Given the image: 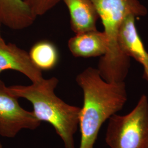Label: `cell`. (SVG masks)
Returning a JSON list of instances; mask_svg holds the SVG:
<instances>
[{"instance_id":"cell-1","label":"cell","mask_w":148,"mask_h":148,"mask_svg":"<svg viewBox=\"0 0 148 148\" xmlns=\"http://www.w3.org/2000/svg\"><path fill=\"white\" fill-rule=\"evenodd\" d=\"M77 85L84 93L79 114V148H94L103 124L122 109L127 101L125 82H108L97 68L88 67L77 75Z\"/></svg>"},{"instance_id":"cell-2","label":"cell","mask_w":148,"mask_h":148,"mask_svg":"<svg viewBox=\"0 0 148 148\" xmlns=\"http://www.w3.org/2000/svg\"><path fill=\"white\" fill-rule=\"evenodd\" d=\"M58 83V79L52 77L29 86L14 85L7 88L12 95L32 103L35 116L54 127L64 148H75L74 135L79 127L81 108L69 105L57 96L54 90Z\"/></svg>"},{"instance_id":"cell-3","label":"cell","mask_w":148,"mask_h":148,"mask_svg":"<svg viewBox=\"0 0 148 148\" xmlns=\"http://www.w3.org/2000/svg\"><path fill=\"white\" fill-rule=\"evenodd\" d=\"M98 13L104 32L108 41L106 54L101 57L98 70L101 77L108 82H125L130 68V58L120 51L117 43V33L126 16H144L147 8L138 0H91Z\"/></svg>"},{"instance_id":"cell-4","label":"cell","mask_w":148,"mask_h":148,"mask_svg":"<svg viewBox=\"0 0 148 148\" xmlns=\"http://www.w3.org/2000/svg\"><path fill=\"white\" fill-rule=\"evenodd\" d=\"M106 142L110 148H148V99L143 95L132 111L109 119Z\"/></svg>"},{"instance_id":"cell-5","label":"cell","mask_w":148,"mask_h":148,"mask_svg":"<svg viewBox=\"0 0 148 148\" xmlns=\"http://www.w3.org/2000/svg\"><path fill=\"white\" fill-rule=\"evenodd\" d=\"M18 99L0 79V136L2 137H14L21 130H34L41 124L33 111L23 109Z\"/></svg>"},{"instance_id":"cell-6","label":"cell","mask_w":148,"mask_h":148,"mask_svg":"<svg viewBox=\"0 0 148 148\" xmlns=\"http://www.w3.org/2000/svg\"><path fill=\"white\" fill-rule=\"evenodd\" d=\"M5 70L18 71L32 83L43 79L42 71L32 62L29 53L12 43H6L0 37V73Z\"/></svg>"},{"instance_id":"cell-7","label":"cell","mask_w":148,"mask_h":148,"mask_svg":"<svg viewBox=\"0 0 148 148\" xmlns=\"http://www.w3.org/2000/svg\"><path fill=\"white\" fill-rule=\"evenodd\" d=\"M136 18L133 14L125 18L117 33V43L125 56L137 61L143 65V69H148V52L138 34Z\"/></svg>"},{"instance_id":"cell-8","label":"cell","mask_w":148,"mask_h":148,"mask_svg":"<svg viewBox=\"0 0 148 148\" xmlns=\"http://www.w3.org/2000/svg\"><path fill=\"white\" fill-rule=\"evenodd\" d=\"M69 50L75 57H102L108 48V41L104 32L97 29L76 34L69 39Z\"/></svg>"},{"instance_id":"cell-9","label":"cell","mask_w":148,"mask_h":148,"mask_svg":"<svg viewBox=\"0 0 148 148\" xmlns=\"http://www.w3.org/2000/svg\"><path fill=\"white\" fill-rule=\"evenodd\" d=\"M70 16L71 30L77 34L97 30L99 16L91 0H62Z\"/></svg>"},{"instance_id":"cell-10","label":"cell","mask_w":148,"mask_h":148,"mask_svg":"<svg viewBox=\"0 0 148 148\" xmlns=\"http://www.w3.org/2000/svg\"><path fill=\"white\" fill-rule=\"evenodd\" d=\"M35 18L23 0H0V21L13 30L30 27Z\"/></svg>"},{"instance_id":"cell-11","label":"cell","mask_w":148,"mask_h":148,"mask_svg":"<svg viewBox=\"0 0 148 148\" xmlns=\"http://www.w3.org/2000/svg\"><path fill=\"white\" fill-rule=\"evenodd\" d=\"M29 54L32 62L41 71L53 69L58 62L57 48L53 43L47 40L35 43Z\"/></svg>"},{"instance_id":"cell-12","label":"cell","mask_w":148,"mask_h":148,"mask_svg":"<svg viewBox=\"0 0 148 148\" xmlns=\"http://www.w3.org/2000/svg\"><path fill=\"white\" fill-rule=\"evenodd\" d=\"M60 1L62 0H23L35 18L44 15Z\"/></svg>"},{"instance_id":"cell-13","label":"cell","mask_w":148,"mask_h":148,"mask_svg":"<svg viewBox=\"0 0 148 148\" xmlns=\"http://www.w3.org/2000/svg\"><path fill=\"white\" fill-rule=\"evenodd\" d=\"M143 77L148 82V69H144Z\"/></svg>"},{"instance_id":"cell-14","label":"cell","mask_w":148,"mask_h":148,"mask_svg":"<svg viewBox=\"0 0 148 148\" xmlns=\"http://www.w3.org/2000/svg\"><path fill=\"white\" fill-rule=\"evenodd\" d=\"M1 25H2V23L0 21V37H1Z\"/></svg>"},{"instance_id":"cell-15","label":"cell","mask_w":148,"mask_h":148,"mask_svg":"<svg viewBox=\"0 0 148 148\" xmlns=\"http://www.w3.org/2000/svg\"><path fill=\"white\" fill-rule=\"evenodd\" d=\"M0 148H3V147H2V145L1 143H0Z\"/></svg>"}]
</instances>
